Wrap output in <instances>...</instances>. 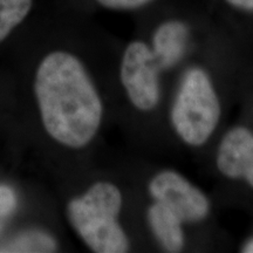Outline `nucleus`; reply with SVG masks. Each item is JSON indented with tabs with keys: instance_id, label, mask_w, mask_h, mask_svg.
<instances>
[{
	"instance_id": "nucleus-5",
	"label": "nucleus",
	"mask_w": 253,
	"mask_h": 253,
	"mask_svg": "<svg viewBox=\"0 0 253 253\" xmlns=\"http://www.w3.org/2000/svg\"><path fill=\"white\" fill-rule=\"evenodd\" d=\"M144 190L149 201L171 209L186 226L203 225L213 216V203L208 192L175 168L162 167L150 172Z\"/></svg>"
},
{
	"instance_id": "nucleus-11",
	"label": "nucleus",
	"mask_w": 253,
	"mask_h": 253,
	"mask_svg": "<svg viewBox=\"0 0 253 253\" xmlns=\"http://www.w3.org/2000/svg\"><path fill=\"white\" fill-rule=\"evenodd\" d=\"M15 197L13 191L7 186L0 185V216H7L13 210Z\"/></svg>"
},
{
	"instance_id": "nucleus-12",
	"label": "nucleus",
	"mask_w": 253,
	"mask_h": 253,
	"mask_svg": "<svg viewBox=\"0 0 253 253\" xmlns=\"http://www.w3.org/2000/svg\"><path fill=\"white\" fill-rule=\"evenodd\" d=\"M240 252H244V253H253V237L246 240V242L243 244L242 250Z\"/></svg>"
},
{
	"instance_id": "nucleus-7",
	"label": "nucleus",
	"mask_w": 253,
	"mask_h": 253,
	"mask_svg": "<svg viewBox=\"0 0 253 253\" xmlns=\"http://www.w3.org/2000/svg\"><path fill=\"white\" fill-rule=\"evenodd\" d=\"M144 224L155 245L162 252L179 253L188 248V226L166 205L148 202L144 208Z\"/></svg>"
},
{
	"instance_id": "nucleus-6",
	"label": "nucleus",
	"mask_w": 253,
	"mask_h": 253,
	"mask_svg": "<svg viewBox=\"0 0 253 253\" xmlns=\"http://www.w3.org/2000/svg\"><path fill=\"white\" fill-rule=\"evenodd\" d=\"M213 167L226 181H244L253 189V131L246 126H230L216 138Z\"/></svg>"
},
{
	"instance_id": "nucleus-10",
	"label": "nucleus",
	"mask_w": 253,
	"mask_h": 253,
	"mask_svg": "<svg viewBox=\"0 0 253 253\" xmlns=\"http://www.w3.org/2000/svg\"><path fill=\"white\" fill-rule=\"evenodd\" d=\"M218 20L229 14H253V0H208Z\"/></svg>"
},
{
	"instance_id": "nucleus-9",
	"label": "nucleus",
	"mask_w": 253,
	"mask_h": 253,
	"mask_svg": "<svg viewBox=\"0 0 253 253\" xmlns=\"http://www.w3.org/2000/svg\"><path fill=\"white\" fill-rule=\"evenodd\" d=\"M33 0H0V42L31 11Z\"/></svg>"
},
{
	"instance_id": "nucleus-3",
	"label": "nucleus",
	"mask_w": 253,
	"mask_h": 253,
	"mask_svg": "<svg viewBox=\"0 0 253 253\" xmlns=\"http://www.w3.org/2000/svg\"><path fill=\"white\" fill-rule=\"evenodd\" d=\"M126 192L118 183L101 179L84 194L72 198L66 207L71 226L95 253H126L134 243L123 221Z\"/></svg>"
},
{
	"instance_id": "nucleus-1",
	"label": "nucleus",
	"mask_w": 253,
	"mask_h": 253,
	"mask_svg": "<svg viewBox=\"0 0 253 253\" xmlns=\"http://www.w3.org/2000/svg\"><path fill=\"white\" fill-rule=\"evenodd\" d=\"M43 128L68 149L89 145L99 134L106 104L84 63L68 50H53L41 60L34 80Z\"/></svg>"
},
{
	"instance_id": "nucleus-4",
	"label": "nucleus",
	"mask_w": 253,
	"mask_h": 253,
	"mask_svg": "<svg viewBox=\"0 0 253 253\" xmlns=\"http://www.w3.org/2000/svg\"><path fill=\"white\" fill-rule=\"evenodd\" d=\"M119 82L126 107L135 115L150 118L166 101V73L140 34L122 45L119 55Z\"/></svg>"
},
{
	"instance_id": "nucleus-8",
	"label": "nucleus",
	"mask_w": 253,
	"mask_h": 253,
	"mask_svg": "<svg viewBox=\"0 0 253 253\" xmlns=\"http://www.w3.org/2000/svg\"><path fill=\"white\" fill-rule=\"evenodd\" d=\"M59 251L55 237L43 230H28L0 244V253H52Z\"/></svg>"
},
{
	"instance_id": "nucleus-2",
	"label": "nucleus",
	"mask_w": 253,
	"mask_h": 253,
	"mask_svg": "<svg viewBox=\"0 0 253 253\" xmlns=\"http://www.w3.org/2000/svg\"><path fill=\"white\" fill-rule=\"evenodd\" d=\"M221 30L223 25L179 69L167 103L166 116L170 131L183 147L192 151L208 147L220 131L223 97L211 60Z\"/></svg>"
}]
</instances>
